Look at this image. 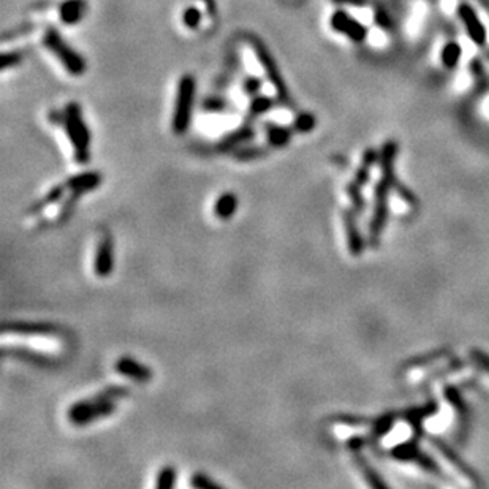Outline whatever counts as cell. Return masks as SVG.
<instances>
[{"label": "cell", "instance_id": "ab89813d", "mask_svg": "<svg viewBox=\"0 0 489 489\" xmlns=\"http://www.w3.org/2000/svg\"><path fill=\"white\" fill-rule=\"evenodd\" d=\"M243 88H244V92L247 95L253 97V95L260 94V91H262V88H263V81L258 76H247L244 79Z\"/></svg>", "mask_w": 489, "mask_h": 489}, {"label": "cell", "instance_id": "277c9868", "mask_svg": "<svg viewBox=\"0 0 489 489\" xmlns=\"http://www.w3.org/2000/svg\"><path fill=\"white\" fill-rule=\"evenodd\" d=\"M43 46L51 53L55 59L60 62V65L70 73L72 76H81L86 73L88 64L81 54L75 51L68 43L62 39L59 30L55 27H46L43 32Z\"/></svg>", "mask_w": 489, "mask_h": 489}, {"label": "cell", "instance_id": "f1b7e54d", "mask_svg": "<svg viewBox=\"0 0 489 489\" xmlns=\"http://www.w3.org/2000/svg\"><path fill=\"white\" fill-rule=\"evenodd\" d=\"M130 394L128 388L122 385H109L103 389V391H98L97 394L91 396L92 401L97 402H107V401H119L122 398H127Z\"/></svg>", "mask_w": 489, "mask_h": 489}, {"label": "cell", "instance_id": "8d00e7d4", "mask_svg": "<svg viewBox=\"0 0 489 489\" xmlns=\"http://www.w3.org/2000/svg\"><path fill=\"white\" fill-rule=\"evenodd\" d=\"M469 356L476 368L485 370V373L489 374V355L488 354H485V351L480 350V349H472L469 351Z\"/></svg>", "mask_w": 489, "mask_h": 489}, {"label": "cell", "instance_id": "8992f818", "mask_svg": "<svg viewBox=\"0 0 489 489\" xmlns=\"http://www.w3.org/2000/svg\"><path fill=\"white\" fill-rule=\"evenodd\" d=\"M336 7L337 8L334 10L330 16V27L333 32L344 36V39L355 43V45H363L364 41L369 40V29L374 26H370L369 22H363L361 20H358L356 16H354L347 10V7H340V5H336Z\"/></svg>", "mask_w": 489, "mask_h": 489}, {"label": "cell", "instance_id": "3957f363", "mask_svg": "<svg viewBox=\"0 0 489 489\" xmlns=\"http://www.w3.org/2000/svg\"><path fill=\"white\" fill-rule=\"evenodd\" d=\"M196 98V79L190 73H185L177 81L175 108H173L171 128L175 135H184L187 132L192 116H194V107Z\"/></svg>", "mask_w": 489, "mask_h": 489}, {"label": "cell", "instance_id": "ffe728a7", "mask_svg": "<svg viewBox=\"0 0 489 489\" xmlns=\"http://www.w3.org/2000/svg\"><path fill=\"white\" fill-rule=\"evenodd\" d=\"M238 209V196L233 192H224L214 203V215L219 220H230Z\"/></svg>", "mask_w": 489, "mask_h": 489}, {"label": "cell", "instance_id": "4316f807", "mask_svg": "<svg viewBox=\"0 0 489 489\" xmlns=\"http://www.w3.org/2000/svg\"><path fill=\"white\" fill-rule=\"evenodd\" d=\"M81 196H83V194H79V192H75V190H70L68 196H64V200H62V206L58 213V217H55L58 225L65 224V222L72 217V214H73V211H75L76 204Z\"/></svg>", "mask_w": 489, "mask_h": 489}, {"label": "cell", "instance_id": "60d3db41", "mask_svg": "<svg viewBox=\"0 0 489 489\" xmlns=\"http://www.w3.org/2000/svg\"><path fill=\"white\" fill-rule=\"evenodd\" d=\"M394 190L398 192V195L402 198V200H404V201H407L408 204H410V206H418V198L415 196V195L412 194V192L408 190V189L406 187V185H402L399 181L396 182V185H394Z\"/></svg>", "mask_w": 489, "mask_h": 489}, {"label": "cell", "instance_id": "7a4b0ae2", "mask_svg": "<svg viewBox=\"0 0 489 489\" xmlns=\"http://www.w3.org/2000/svg\"><path fill=\"white\" fill-rule=\"evenodd\" d=\"M62 127L65 128L67 138L70 141L73 157L79 165H86L91 160V130L84 121L81 105L76 102L67 103L62 113Z\"/></svg>", "mask_w": 489, "mask_h": 489}, {"label": "cell", "instance_id": "d6986e66", "mask_svg": "<svg viewBox=\"0 0 489 489\" xmlns=\"http://www.w3.org/2000/svg\"><path fill=\"white\" fill-rule=\"evenodd\" d=\"M65 190H67V187H65L64 184L54 185L53 189H49L45 195H43L41 198H39V200H36L32 204V206L27 209V215L40 214V213H43V209L53 206V204H55L58 201H62V200H64Z\"/></svg>", "mask_w": 489, "mask_h": 489}, {"label": "cell", "instance_id": "d4e9b609", "mask_svg": "<svg viewBox=\"0 0 489 489\" xmlns=\"http://www.w3.org/2000/svg\"><path fill=\"white\" fill-rule=\"evenodd\" d=\"M450 355L448 349H438L436 351H431V354H426L422 356H415L412 360H408L404 363V369H417V368H423V366H429V364H434L437 361L443 360V358H447Z\"/></svg>", "mask_w": 489, "mask_h": 489}, {"label": "cell", "instance_id": "44dd1931", "mask_svg": "<svg viewBox=\"0 0 489 489\" xmlns=\"http://www.w3.org/2000/svg\"><path fill=\"white\" fill-rule=\"evenodd\" d=\"M264 132L266 138H268V145L272 147H283L287 146L293 138V132L288 127L279 126L274 122L264 123Z\"/></svg>", "mask_w": 489, "mask_h": 489}, {"label": "cell", "instance_id": "e575fe53", "mask_svg": "<svg viewBox=\"0 0 489 489\" xmlns=\"http://www.w3.org/2000/svg\"><path fill=\"white\" fill-rule=\"evenodd\" d=\"M266 154V149L262 146H249V147H238L236 151H234V157L239 159L241 162H247V160H253L258 159Z\"/></svg>", "mask_w": 489, "mask_h": 489}, {"label": "cell", "instance_id": "836d02e7", "mask_svg": "<svg viewBox=\"0 0 489 489\" xmlns=\"http://www.w3.org/2000/svg\"><path fill=\"white\" fill-rule=\"evenodd\" d=\"M190 486L196 489H220L222 488V485H219L217 481H214L211 476L203 472H196L192 475Z\"/></svg>", "mask_w": 489, "mask_h": 489}, {"label": "cell", "instance_id": "7c38bea8", "mask_svg": "<svg viewBox=\"0 0 489 489\" xmlns=\"http://www.w3.org/2000/svg\"><path fill=\"white\" fill-rule=\"evenodd\" d=\"M432 443H434V447L441 451V455L464 476V478L469 480L475 486H483V481L478 478V475L475 474V470L470 469L467 464L464 462L462 457L457 455L456 451L451 450L442 438H432Z\"/></svg>", "mask_w": 489, "mask_h": 489}, {"label": "cell", "instance_id": "f35d334b", "mask_svg": "<svg viewBox=\"0 0 489 489\" xmlns=\"http://www.w3.org/2000/svg\"><path fill=\"white\" fill-rule=\"evenodd\" d=\"M11 355H15L18 358H22V360H27V361H32L35 364H49L51 363V360H49L48 356L45 355H41V354H32V351H27V350H15V351H11Z\"/></svg>", "mask_w": 489, "mask_h": 489}, {"label": "cell", "instance_id": "4fadbf2b", "mask_svg": "<svg viewBox=\"0 0 489 489\" xmlns=\"http://www.w3.org/2000/svg\"><path fill=\"white\" fill-rule=\"evenodd\" d=\"M356 217L354 209H344L342 211V222H344V230L347 236V246H349V252L351 257H360L364 252V239L360 233V228L356 225Z\"/></svg>", "mask_w": 489, "mask_h": 489}, {"label": "cell", "instance_id": "7bdbcfd3", "mask_svg": "<svg viewBox=\"0 0 489 489\" xmlns=\"http://www.w3.org/2000/svg\"><path fill=\"white\" fill-rule=\"evenodd\" d=\"M204 108H206L209 113H220V111H224L225 103L222 102L220 98H209V100L204 103Z\"/></svg>", "mask_w": 489, "mask_h": 489}, {"label": "cell", "instance_id": "4dcf8cb0", "mask_svg": "<svg viewBox=\"0 0 489 489\" xmlns=\"http://www.w3.org/2000/svg\"><path fill=\"white\" fill-rule=\"evenodd\" d=\"M176 478H177V472L176 469L173 466H165L160 469V472L157 474L156 478V486L157 489H170L176 485Z\"/></svg>", "mask_w": 489, "mask_h": 489}, {"label": "cell", "instance_id": "2e32d148", "mask_svg": "<svg viewBox=\"0 0 489 489\" xmlns=\"http://www.w3.org/2000/svg\"><path fill=\"white\" fill-rule=\"evenodd\" d=\"M438 60H441L442 67L447 72L457 70L461 67L464 60V49L461 43L457 40H447L441 46V53H438Z\"/></svg>", "mask_w": 489, "mask_h": 489}, {"label": "cell", "instance_id": "484cf974", "mask_svg": "<svg viewBox=\"0 0 489 489\" xmlns=\"http://www.w3.org/2000/svg\"><path fill=\"white\" fill-rule=\"evenodd\" d=\"M396 415L393 412H387L385 415H382L377 420H374L373 424H370V436L369 438L373 441H379L383 436H387L389 431L393 429Z\"/></svg>", "mask_w": 489, "mask_h": 489}, {"label": "cell", "instance_id": "603a6c76", "mask_svg": "<svg viewBox=\"0 0 489 489\" xmlns=\"http://www.w3.org/2000/svg\"><path fill=\"white\" fill-rule=\"evenodd\" d=\"M354 461L356 464V467L360 469L361 475L364 476V480L368 481L369 486L377 488V489H383L387 488V483L380 478V475L375 472V470L369 466V462L366 457L361 455V451H354Z\"/></svg>", "mask_w": 489, "mask_h": 489}, {"label": "cell", "instance_id": "74e56055", "mask_svg": "<svg viewBox=\"0 0 489 489\" xmlns=\"http://www.w3.org/2000/svg\"><path fill=\"white\" fill-rule=\"evenodd\" d=\"M22 62V53L21 51H10L2 54V65H0V70L7 72L8 68H13L16 65H20Z\"/></svg>", "mask_w": 489, "mask_h": 489}, {"label": "cell", "instance_id": "d6a6232c", "mask_svg": "<svg viewBox=\"0 0 489 489\" xmlns=\"http://www.w3.org/2000/svg\"><path fill=\"white\" fill-rule=\"evenodd\" d=\"M315 126H317V119H315L314 114L304 113V111L296 116L295 121H293V128L296 130V132H300V133L312 132V130L315 128Z\"/></svg>", "mask_w": 489, "mask_h": 489}, {"label": "cell", "instance_id": "ba28073f", "mask_svg": "<svg viewBox=\"0 0 489 489\" xmlns=\"http://www.w3.org/2000/svg\"><path fill=\"white\" fill-rule=\"evenodd\" d=\"M417 441L418 438L412 437L410 442L401 443V445H398V447H394L391 450V456L399 461H415V462H418L420 467L428 470V472L441 474V469H438L436 461L432 460L431 456L426 455L424 451L420 450Z\"/></svg>", "mask_w": 489, "mask_h": 489}, {"label": "cell", "instance_id": "83f0119b", "mask_svg": "<svg viewBox=\"0 0 489 489\" xmlns=\"http://www.w3.org/2000/svg\"><path fill=\"white\" fill-rule=\"evenodd\" d=\"M361 189H363L361 185H358L355 181H350L345 187L347 195H349L350 198L351 209H354L356 215H361L364 213V209H366V201H364Z\"/></svg>", "mask_w": 489, "mask_h": 489}, {"label": "cell", "instance_id": "30bf717a", "mask_svg": "<svg viewBox=\"0 0 489 489\" xmlns=\"http://www.w3.org/2000/svg\"><path fill=\"white\" fill-rule=\"evenodd\" d=\"M2 333L22 334V336H54L60 333V328L48 321H13V323H4Z\"/></svg>", "mask_w": 489, "mask_h": 489}, {"label": "cell", "instance_id": "e0dca14e", "mask_svg": "<svg viewBox=\"0 0 489 489\" xmlns=\"http://www.w3.org/2000/svg\"><path fill=\"white\" fill-rule=\"evenodd\" d=\"M88 11V2L86 0H64L59 5V18L67 26H75L83 20Z\"/></svg>", "mask_w": 489, "mask_h": 489}, {"label": "cell", "instance_id": "d590c367", "mask_svg": "<svg viewBox=\"0 0 489 489\" xmlns=\"http://www.w3.org/2000/svg\"><path fill=\"white\" fill-rule=\"evenodd\" d=\"M201 18H203V13L200 10H198L196 7H189V8L184 10L182 22L187 29L195 30L201 24Z\"/></svg>", "mask_w": 489, "mask_h": 489}, {"label": "cell", "instance_id": "1f68e13d", "mask_svg": "<svg viewBox=\"0 0 489 489\" xmlns=\"http://www.w3.org/2000/svg\"><path fill=\"white\" fill-rule=\"evenodd\" d=\"M331 422L349 426V428H364V426L373 424V420L366 417H358V415H334Z\"/></svg>", "mask_w": 489, "mask_h": 489}, {"label": "cell", "instance_id": "f546056e", "mask_svg": "<svg viewBox=\"0 0 489 489\" xmlns=\"http://www.w3.org/2000/svg\"><path fill=\"white\" fill-rule=\"evenodd\" d=\"M443 393H445V398L448 399L450 404L453 406V408L457 412V415H460L461 422H466V420H467V406H466V402H464V399H462L460 389H456L455 387H447V388H445Z\"/></svg>", "mask_w": 489, "mask_h": 489}, {"label": "cell", "instance_id": "52a82bcc", "mask_svg": "<svg viewBox=\"0 0 489 489\" xmlns=\"http://www.w3.org/2000/svg\"><path fill=\"white\" fill-rule=\"evenodd\" d=\"M116 412V401L97 402L91 398H86L72 404L68 408L67 417L72 424L86 426L94 423L97 420H103L111 417Z\"/></svg>", "mask_w": 489, "mask_h": 489}, {"label": "cell", "instance_id": "8fae6325", "mask_svg": "<svg viewBox=\"0 0 489 489\" xmlns=\"http://www.w3.org/2000/svg\"><path fill=\"white\" fill-rule=\"evenodd\" d=\"M253 138H255V128L250 126V122H247L244 123V126L234 128L232 130V132H228L222 136L219 143L215 145V149H217L219 152L236 151L238 147L247 145Z\"/></svg>", "mask_w": 489, "mask_h": 489}, {"label": "cell", "instance_id": "5b68a950", "mask_svg": "<svg viewBox=\"0 0 489 489\" xmlns=\"http://www.w3.org/2000/svg\"><path fill=\"white\" fill-rule=\"evenodd\" d=\"M249 41L252 45L253 53H255L257 59L260 62V65H262L263 68L266 78H268V81L272 84V88H274L276 91L279 103L290 107V105H292V98H290V92L286 84V79H283L281 68H279L276 59L272 58L268 46H266L258 36H249Z\"/></svg>", "mask_w": 489, "mask_h": 489}, {"label": "cell", "instance_id": "6da1fadb", "mask_svg": "<svg viewBox=\"0 0 489 489\" xmlns=\"http://www.w3.org/2000/svg\"><path fill=\"white\" fill-rule=\"evenodd\" d=\"M398 156V145L394 141H388L382 146L379 154V165L382 176L374 189V214L369 225V241L373 246L379 244L383 228L388 220V196L391 189H394L396 179L394 175V160Z\"/></svg>", "mask_w": 489, "mask_h": 489}, {"label": "cell", "instance_id": "b9f144b4", "mask_svg": "<svg viewBox=\"0 0 489 489\" xmlns=\"http://www.w3.org/2000/svg\"><path fill=\"white\" fill-rule=\"evenodd\" d=\"M369 441L366 437H361V436H354V437H350L349 441H347V447H349V450L354 453V451H361V448L366 445Z\"/></svg>", "mask_w": 489, "mask_h": 489}, {"label": "cell", "instance_id": "ac0fdd59", "mask_svg": "<svg viewBox=\"0 0 489 489\" xmlns=\"http://www.w3.org/2000/svg\"><path fill=\"white\" fill-rule=\"evenodd\" d=\"M437 408H438L437 402L431 401V402H428V404H424L423 407H415V408H410V410L404 412V418L412 424V428H413V437L415 438H418L420 436L423 434V429H422L423 420L431 417V415H434L437 412Z\"/></svg>", "mask_w": 489, "mask_h": 489}, {"label": "cell", "instance_id": "9c48e42d", "mask_svg": "<svg viewBox=\"0 0 489 489\" xmlns=\"http://www.w3.org/2000/svg\"><path fill=\"white\" fill-rule=\"evenodd\" d=\"M114 269V253H113V239L109 233H105L100 236L97 244L95 257H94V272L97 277H109Z\"/></svg>", "mask_w": 489, "mask_h": 489}, {"label": "cell", "instance_id": "cb8c5ba5", "mask_svg": "<svg viewBox=\"0 0 489 489\" xmlns=\"http://www.w3.org/2000/svg\"><path fill=\"white\" fill-rule=\"evenodd\" d=\"M272 105H274V100L268 95H260V94L253 95L249 103V109H247V122L255 121L260 116L268 113V111L272 108Z\"/></svg>", "mask_w": 489, "mask_h": 489}, {"label": "cell", "instance_id": "7402d4cb", "mask_svg": "<svg viewBox=\"0 0 489 489\" xmlns=\"http://www.w3.org/2000/svg\"><path fill=\"white\" fill-rule=\"evenodd\" d=\"M375 162H379V154H377L373 149V147H369V149L364 151L361 163H360V166H358L356 171H355L354 181L358 185H361V187H364V185L369 182L370 171H373V166L375 165Z\"/></svg>", "mask_w": 489, "mask_h": 489}, {"label": "cell", "instance_id": "9a60e30c", "mask_svg": "<svg viewBox=\"0 0 489 489\" xmlns=\"http://www.w3.org/2000/svg\"><path fill=\"white\" fill-rule=\"evenodd\" d=\"M103 181V176L98 171H89V173H81V175H75L72 177H68L64 182L67 190H75L79 194H89V192H94L95 189L100 187V184Z\"/></svg>", "mask_w": 489, "mask_h": 489}, {"label": "cell", "instance_id": "5bb4252c", "mask_svg": "<svg viewBox=\"0 0 489 489\" xmlns=\"http://www.w3.org/2000/svg\"><path fill=\"white\" fill-rule=\"evenodd\" d=\"M114 368L121 375L127 377V379L133 380L136 383H147L152 379V370L146 368L145 364H141L132 356H121L116 361Z\"/></svg>", "mask_w": 489, "mask_h": 489}]
</instances>
